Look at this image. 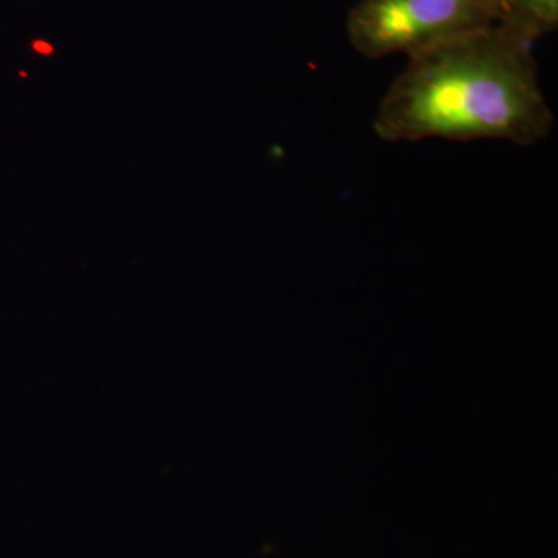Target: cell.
<instances>
[{
    "instance_id": "obj_1",
    "label": "cell",
    "mask_w": 558,
    "mask_h": 558,
    "mask_svg": "<svg viewBox=\"0 0 558 558\" xmlns=\"http://www.w3.org/2000/svg\"><path fill=\"white\" fill-rule=\"evenodd\" d=\"M535 40L508 22L409 58L373 119L388 143L499 140L538 145L554 128Z\"/></svg>"
},
{
    "instance_id": "obj_2",
    "label": "cell",
    "mask_w": 558,
    "mask_h": 558,
    "mask_svg": "<svg viewBox=\"0 0 558 558\" xmlns=\"http://www.w3.org/2000/svg\"><path fill=\"white\" fill-rule=\"evenodd\" d=\"M502 0H360L349 11L352 49L381 60L407 58L505 21Z\"/></svg>"
},
{
    "instance_id": "obj_3",
    "label": "cell",
    "mask_w": 558,
    "mask_h": 558,
    "mask_svg": "<svg viewBox=\"0 0 558 558\" xmlns=\"http://www.w3.org/2000/svg\"><path fill=\"white\" fill-rule=\"evenodd\" d=\"M502 22L524 33L535 43L558 27V0H502Z\"/></svg>"
}]
</instances>
